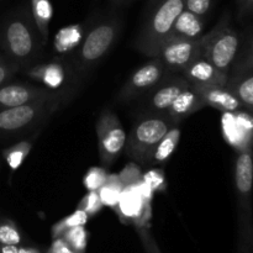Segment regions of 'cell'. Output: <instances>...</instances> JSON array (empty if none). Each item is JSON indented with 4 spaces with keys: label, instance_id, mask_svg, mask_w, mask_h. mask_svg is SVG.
Here are the masks:
<instances>
[{
    "label": "cell",
    "instance_id": "8fae6325",
    "mask_svg": "<svg viewBox=\"0 0 253 253\" xmlns=\"http://www.w3.org/2000/svg\"><path fill=\"white\" fill-rule=\"evenodd\" d=\"M200 37L197 40L167 39L161 44L156 57L162 61L167 73H183L190 63L203 56Z\"/></svg>",
    "mask_w": 253,
    "mask_h": 253
},
{
    "label": "cell",
    "instance_id": "9c48e42d",
    "mask_svg": "<svg viewBox=\"0 0 253 253\" xmlns=\"http://www.w3.org/2000/svg\"><path fill=\"white\" fill-rule=\"evenodd\" d=\"M101 165L109 168L118 161L126 143V136L119 116L110 108H104L95 124Z\"/></svg>",
    "mask_w": 253,
    "mask_h": 253
},
{
    "label": "cell",
    "instance_id": "7402d4cb",
    "mask_svg": "<svg viewBox=\"0 0 253 253\" xmlns=\"http://www.w3.org/2000/svg\"><path fill=\"white\" fill-rule=\"evenodd\" d=\"M31 16L42 37L47 43L49 36V24L53 16V7L49 0H31Z\"/></svg>",
    "mask_w": 253,
    "mask_h": 253
},
{
    "label": "cell",
    "instance_id": "4dcf8cb0",
    "mask_svg": "<svg viewBox=\"0 0 253 253\" xmlns=\"http://www.w3.org/2000/svg\"><path fill=\"white\" fill-rule=\"evenodd\" d=\"M103 208L104 205L101 203L100 198H99L98 192H88L82 198L77 209L83 210V211H85L89 215V217H91L95 216L98 212H100Z\"/></svg>",
    "mask_w": 253,
    "mask_h": 253
},
{
    "label": "cell",
    "instance_id": "4316f807",
    "mask_svg": "<svg viewBox=\"0 0 253 253\" xmlns=\"http://www.w3.org/2000/svg\"><path fill=\"white\" fill-rule=\"evenodd\" d=\"M89 220V215L86 214L85 211L81 209H77L76 211H73L72 214H69L68 216L63 217L62 220H59L58 222L52 226V237L56 239V237H59L62 234H63L66 230L72 229V227H76V226H82L88 222Z\"/></svg>",
    "mask_w": 253,
    "mask_h": 253
},
{
    "label": "cell",
    "instance_id": "2e32d148",
    "mask_svg": "<svg viewBox=\"0 0 253 253\" xmlns=\"http://www.w3.org/2000/svg\"><path fill=\"white\" fill-rule=\"evenodd\" d=\"M183 77L190 85L195 86H225L227 81V74L203 56L187 67Z\"/></svg>",
    "mask_w": 253,
    "mask_h": 253
},
{
    "label": "cell",
    "instance_id": "60d3db41",
    "mask_svg": "<svg viewBox=\"0 0 253 253\" xmlns=\"http://www.w3.org/2000/svg\"><path fill=\"white\" fill-rule=\"evenodd\" d=\"M110 1H111V4L114 5V6H119V5L123 4L125 0H110Z\"/></svg>",
    "mask_w": 253,
    "mask_h": 253
},
{
    "label": "cell",
    "instance_id": "f35d334b",
    "mask_svg": "<svg viewBox=\"0 0 253 253\" xmlns=\"http://www.w3.org/2000/svg\"><path fill=\"white\" fill-rule=\"evenodd\" d=\"M0 253H19V246H15V245L0 246Z\"/></svg>",
    "mask_w": 253,
    "mask_h": 253
},
{
    "label": "cell",
    "instance_id": "f546056e",
    "mask_svg": "<svg viewBox=\"0 0 253 253\" xmlns=\"http://www.w3.org/2000/svg\"><path fill=\"white\" fill-rule=\"evenodd\" d=\"M142 180L155 193H163L167 190V178L162 168L152 167L147 172L142 173Z\"/></svg>",
    "mask_w": 253,
    "mask_h": 253
},
{
    "label": "cell",
    "instance_id": "f1b7e54d",
    "mask_svg": "<svg viewBox=\"0 0 253 253\" xmlns=\"http://www.w3.org/2000/svg\"><path fill=\"white\" fill-rule=\"evenodd\" d=\"M108 170L105 167H91L84 174L83 185L88 192H98L106 182Z\"/></svg>",
    "mask_w": 253,
    "mask_h": 253
},
{
    "label": "cell",
    "instance_id": "ac0fdd59",
    "mask_svg": "<svg viewBox=\"0 0 253 253\" xmlns=\"http://www.w3.org/2000/svg\"><path fill=\"white\" fill-rule=\"evenodd\" d=\"M207 108L203 101V99L200 98V95L198 94L197 89L193 85H188L187 88L183 89L179 94H178L177 98L174 99L172 104H170L169 108L167 109L166 114L174 121L175 124L179 125L184 119H187L188 116H190L192 114L197 113V111L202 110V109Z\"/></svg>",
    "mask_w": 253,
    "mask_h": 253
},
{
    "label": "cell",
    "instance_id": "603a6c76",
    "mask_svg": "<svg viewBox=\"0 0 253 253\" xmlns=\"http://www.w3.org/2000/svg\"><path fill=\"white\" fill-rule=\"evenodd\" d=\"M84 29L82 25H69L63 27L54 36V49L59 53H67L79 47L83 40Z\"/></svg>",
    "mask_w": 253,
    "mask_h": 253
},
{
    "label": "cell",
    "instance_id": "7a4b0ae2",
    "mask_svg": "<svg viewBox=\"0 0 253 253\" xmlns=\"http://www.w3.org/2000/svg\"><path fill=\"white\" fill-rule=\"evenodd\" d=\"M0 43L6 56L19 67H27L44 47L42 37L27 11L10 15L0 29Z\"/></svg>",
    "mask_w": 253,
    "mask_h": 253
},
{
    "label": "cell",
    "instance_id": "e575fe53",
    "mask_svg": "<svg viewBox=\"0 0 253 253\" xmlns=\"http://www.w3.org/2000/svg\"><path fill=\"white\" fill-rule=\"evenodd\" d=\"M137 234L140 236L141 241H142L143 247H145L146 253H161L160 249H158L157 244H156L155 239L151 235L150 230L146 226H136Z\"/></svg>",
    "mask_w": 253,
    "mask_h": 253
},
{
    "label": "cell",
    "instance_id": "d590c367",
    "mask_svg": "<svg viewBox=\"0 0 253 253\" xmlns=\"http://www.w3.org/2000/svg\"><path fill=\"white\" fill-rule=\"evenodd\" d=\"M133 188L137 190L138 195L141 197V199L143 200V203L146 204H152L153 198H155V192L148 187V184H146L142 179L138 180L136 184H133Z\"/></svg>",
    "mask_w": 253,
    "mask_h": 253
},
{
    "label": "cell",
    "instance_id": "83f0119b",
    "mask_svg": "<svg viewBox=\"0 0 253 253\" xmlns=\"http://www.w3.org/2000/svg\"><path fill=\"white\" fill-rule=\"evenodd\" d=\"M61 237L76 253H85L88 245V231L84 225L66 230Z\"/></svg>",
    "mask_w": 253,
    "mask_h": 253
},
{
    "label": "cell",
    "instance_id": "836d02e7",
    "mask_svg": "<svg viewBox=\"0 0 253 253\" xmlns=\"http://www.w3.org/2000/svg\"><path fill=\"white\" fill-rule=\"evenodd\" d=\"M212 0H185L184 9L200 17H204L209 14L211 9Z\"/></svg>",
    "mask_w": 253,
    "mask_h": 253
},
{
    "label": "cell",
    "instance_id": "6da1fadb",
    "mask_svg": "<svg viewBox=\"0 0 253 253\" xmlns=\"http://www.w3.org/2000/svg\"><path fill=\"white\" fill-rule=\"evenodd\" d=\"M71 98V91L63 89L51 98L2 109L0 110V138H19L39 131Z\"/></svg>",
    "mask_w": 253,
    "mask_h": 253
},
{
    "label": "cell",
    "instance_id": "277c9868",
    "mask_svg": "<svg viewBox=\"0 0 253 253\" xmlns=\"http://www.w3.org/2000/svg\"><path fill=\"white\" fill-rule=\"evenodd\" d=\"M175 124L166 113H143L133 123L126 136V155L137 165L146 166L161 138Z\"/></svg>",
    "mask_w": 253,
    "mask_h": 253
},
{
    "label": "cell",
    "instance_id": "3957f363",
    "mask_svg": "<svg viewBox=\"0 0 253 253\" xmlns=\"http://www.w3.org/2000/svg\"><path fill=\"white\" fill-rule=\"evenodd\" d=\"M185 0H152L148 4L136 48L146 57L157 56L161 44L167 39L173 22L184 10Z\"/></svg>",
    "mask_w": 253,
    "mask_h": 253
},
{
    "label": "cell",
    "instance_id": "d6a6232c",
    "mask_svg": "<svg viewBox=\"0 0 253 253\" xmlns=\"http://www.w3.org/2000/svg\"><path fill=\"white\" fill-rule=\"evenodd\" d=\"M20 67L7 56H0V86L9 83Z\"/></svg>",
    "mask_w": 253,
    "mask_h": 253
},
{
    "label": "cell",
    "instance_id": "4fadbf2b",
    "mask_svg": "<svg viewBox=\"0 0 253 253\" xmlns=\"http://www.w3.org/2000/svg\"><path fill=\"white\" fill-rule=\"evenodd\" d=\"M222 133L237 151L252 148V113L246 110L222 113Z\"/></svg>",
    "mask_w": 253,
    "mask_h": 253
},
{
    "label": "cell",
    "instance_id": "52a82bcc",
    "mask_svg": "<svg viewBox=\"0 0 253 253\" xmlns=\"http://www.w3.org/2000/svg\"><path fill=\"white\" fill-rule=\"evenodd\" d=\"M121 30L120 19L106 17L96 22L82 40L77 56V69L82 73L91 71L108 54L118 40Z\"/></svg>",
    "mask_w": 253,
    "mask_h": 253
},
{
    "label": "cell",
    "instance_id": "cb8c5ba5",
    "mask_svg": "<svg viewBox=\"0 0 253 253\" xmlns=\"http://www.w3.org/2000/svg\"><path fill=\"white\" fill-rule=\"evenodd\" d=\"M32 147H34V141L21 140L15 143V145L2 150V158L7 163L11 172H15V170H17L21 167V165L25 162L27 156L31 152Z\"/></svg>",
    "mask_w": 253,
    "mask_h": 253
},
{
    "label": "cell",
    "instance_id": "ba28073f",
    "mask_svg": "<svg viewBox=\"0 0 253 253\" xmlns=\"http://www.w3.org/2000/svg\"><path fill=\"white\" fill-rule=\"evenodd\" d=\"M253 44L251 29L244 49L239 51L227 73L225 88L231 91L249 113L253 110Z\"/></svg>",
    "mask_w": 253,
    "mask_h": 253
},
{
    "label": "cell",
    "instance_id": "5bb4252c",
    "mask_svg": "<svg viewBox=\"0 0 253 253\" xmlns=\"http://www.w3.org/2000/svg\"><path fill=\"white\" fill-rule=\"evenodd\" d=\"M63 90V89H61ZM61 90H49L42 85L30 83H6L0 86V110L19 106L39 99L51 98Z\"/></svg>",
    "mask_w": 253,
    "mask_h": 253
},
{
    "label": "cell",
    "instance_id": "ab89813d",
    "mask_svg": "<svg viewBox=\"0 0 253 253\" xmlns=\"http://www.w3.org/2000/svg\"><path fill=\"white\" fill-rule=\"evenodd\" d=\"M19 253H41V252H40V250L34 249V247L19 246Z\"/></svg>",
    "mask_w": 253,
    "mask_h": 253
},
{
    "label": "cell",
    "instance_id": "d6986e66",
    "mask_svg": "<svg viewBox=\"0 0 253 253\" xmlns=\"http://www.w3.org/2000/svg\"><path fill=\"white\" fill-rule=\"evenodd\" d=\"M194 86L204 101L205 106H210L221 113H234L245 110L239 99L225 86Z\"/></svg>",
    "mask_w": 253,
    "mask_h": 253
},
{
    "label": "cell",
    "instance_id": "1f68e13d",
    "mask_svg": "<svg viewBox=\"0 0 253 253\" xmlns=\"http://www.w3.org/2000/svg\"><path fill=\"white\" fill-rule=\"evenodd\" d=\"M118 174L124 188L131 187V185L136 184L138 180L142 179V170H141V167L136 162L126 165L125 168H123L121 172L118 173Z\"/></svg>",
    "mask_w": 253,
    "mask_h": 253
},
{
    "label": "cell",
    "instance_id": "7c38bea8",
    "mask_svg": "<svg viewBox=\"0 0 253 253\" xmlns=\"http://www.w3.org/2000/svg\"><path fill=\"white\" fill-rule=\"evenodd\" d=\"M189 85L183 76L168 73L160 83L142 95L145 113H166L178 94Z\"/></svg>",
    "mask_w": 253,
    "mask_h": 253
},
{
    "label": "cell",
    "instance_id": "44dd1931",
    "mask_svg": "<svg viewBox=\"0 0 253 253\" xmlns=\"http://www.w3.org/2000/svg\"><path fill=\"white\" fill-rule=\"evenodd\" d=\"M180 135H182V130H180L179 125L172 126L166 132V135L161 138L160 142L156 145V147L153 148L146 166L155 167V166H161L167 162L172 157L173 153L175 152V150H177L178 143H179L180 140Z\"/></svg>",
    "mask_w": 253,
    "mask_h": 253
},
{
    "label": "cell",
    "instance_id": "9a60e30c",
    "mask_svg": "<svg viewBox=\"0 0 253 253\" xmlns=\"http://www.w3.org/2000/svg\"><path fill=\"white\" fill-rule=\"evenodd\" d=\"M152 204H146L133 185L124 188L121 197L115 207L116 214L123 222H132L135 226H146L152 215Z\"/></svg>",
    "mask_w": 253,
    "mask_h": 253
},
{
    "label": "cell",
    "instance_id": "484cf974",
    "mask_svg": "<svg viewBox=\"0 0 253 253\" xmlns=\"http://www.w3.org/2000/svg\"><path fill=\"white\" fill-rule=\"evenodd\" d=\"M24 237L15 221L5 216H0V246L15 245L21 246Z\"/></svg>",
    "mask_w": 253,
    "mask_h": 253
},
{
    "label": "cell",
    "instance_id": "8d00e7d4",
    "mask_svg": "<svg viewBox=\"0 0 253 253\" xmlns=\"http://www.w3.org/2000/svg\"><path fill=\"white\" fill-rule=\"evenodd\" d=\"M47 253H76V252H74L73 250L68 246V244H67L61 236H59V237H56V239H53L52 245L49 246Z\"/></svg>",
    "mask_w": 253,
    "mask_h": 253
},
{
    "label": "cell",
    "instance_id": "b9f144b4",
    "mask_svg": "<svg viewBox=\"0 0 253 253\" xmlns=\"http://www.w3.org/2000/svg\"><path fill=\"white\" fill-rule=\"evenodd\" d=\"M150 1H152V0H150Z\"/></svg>",
    "mask_w": 253,
    "mask_h": 253
},
{
    "label": "cell",
    "instance_id": "74e56055",
    "mask_svg": "<svg viewBox=\"0 0 253 253\" xmlns=\"http://www.w3.org/2000/svg\"><path fill=\"white\" fill-rule=\"evenodd\" d=\"M237 5V17L240 20L250 16L252 14L253 0H236Z\"/></svg>",
    "mask_w": 253,
    "mask_h": 253
},
{
    "label": "cell",
    "instance_id": "ffe728a7",
    "mask_svg": "<svg viewBox=\"0 0 253 253\" xmlns=\"http://www.w3.org/2000/svg\"><path fill=\"white\" fill-rule=\"evenodd\" d=\"M203 31H204L203 17L184 9L173 22L167 39L197 40L202 36Z\"/></svg>",
    "mask_w": 253,
    "mask_h": 253
},
{
    "label": "cell",
    "instance_id": "d4e9b609",
    "mask_svg": "<svg viewBox=\"0 0 253 253\" xmlns=\"http://www.w3.org/2000/svg\"><path fill=\"white\" fill-rule=\"evenodd\" d=\"M123 190L124 185L123 183H121L120 178H119V174H115V173H111L110 174V173H109L105 184L98 190V194L104 207L115 209Z\"/></svg>",
    "mask_w": 253,
    "mask_h": 253
},
{
    "label": "cell",
    "instance_id": "30bf717a",
    "mask_svg": "<svg viewBox=\"0 0 253 253\" xmlns=\"http://www.w3.org/2000/svg\"><path fill=\"white\" fill-rule=\"evenodd\" d=\"M167 74L162 61L158 57H152L150 61L133 71L127 82L119 90L116 100L120 103H130L141 98L157 85Z\"/></svg>",
    "mask_w": 253,
    "mask_h": 253
},
{
    "label": "cell",
    "instance_id": "e0dca14e",
    "mask_svg": "<svg viewBox=\"0 0 253 253\" xmlns=\"http://www.w3.org/2000/svg\"><path fill=\"white\" fill-rule=\"evenodd\" d=\"M26 74L49 90H61L67 82V68L59 61L35 64L26 69Z\"/></svg>",
    "mask_w": 253,
    "mask_h": 253
},
{
    "label": "cell",
    "instance_id": "8992f818",
    "mask_svg": "<svg viewBox=\"0 0 253 253\" xmlns=\"http://www.w3.org/2000/svg\"><path fill=\"white\" fill-rule=\"evenodd\" d=\"M200 42L203 57L221 72L229 73L230 67L240 51V35L237 30L231 26L229 12L222 15L214 29L202 35Z\"/></svg>",
    "mask_w": 253,
    "mask_h": 253
},
{
    "label": "cell",
    "instance_id": "5b68a950",
    "mask_svg": "<svg viewBox=\"0 0 253 253\" xmlns=\"http://www.w3.org/2000/svg\"><path fill=\"white\" fill-rule=\"evenodd\" d=\"M252 148L240 151L234 165V184L239 220L240 245L250 246L252 242Z\"/></svg>",
    "mask_w": 253,
    "mask_h": 253
}]
</instances>
